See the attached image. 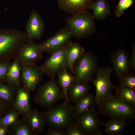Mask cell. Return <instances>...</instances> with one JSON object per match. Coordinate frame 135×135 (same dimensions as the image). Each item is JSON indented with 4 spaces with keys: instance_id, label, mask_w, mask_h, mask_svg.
I'll use <instances>...</instances> for the list:
<instances>
[{
    "instance_id": "cell-1",
    "label": "cell",
    "mask_w": 135,
    "mask_h": 135,
    "mask_svg": "<svg viewBox=\"0 0 135 135\" xmlns=\"http://www.w3.org/2000/svg\"><path fill=\"white\" fill-rule=\"evenodd\" d=\"M40 113L46 124L59 130L65 131L75 123L76 115L73 106L69 103L64 102L56 104Z\"/></svg>"
},
{
    "instance_id": "cell-2",
    "label": "cell",
    "mask_w": 135,
    "mask_h": 135,
    "mask_svg": "<svg viewBox=\"0 0 135 135\" xmlns=\"http://www.w3.org/2000/svg\"><path fill=\"white\" fill-rule=\"evenodd\" d=\"M100 112L110 118L120 117L130 123L135 118V106L128 104L112 95L96 104Z\"/></svg>"
},
{
    "instance_id": "cell-3",
    "label": "cell",
    "mask_w": 135,
    "mask_h": 135,
    "mask_svg": "<svg viewBox=\"0 0 135 135\" xmlns=\"http://www.w3.org/2000/svg\"><path fill=\"white\" fill-rule=\"evenodd\" d=\"M27 39L25 33L15 29L0 34V58H15Z\"/></svg>"
},
{
    "instance_id": "cell-4",
    "label": "cell",
    "mask_w": 135,
    "mask_h": 135,
    "mask_svg": "<svg viewBox=\"0 0 135 135\" xmlns=\"http://www.w3.org/2000/svg\"><path fill=\"white\" fill-rule=\"evenodd\" d=\"M65 22L66 27L73 36L78 39L92 36L96 29L94 19L88 10L72 15L66 20Z\"/></svg>"
},
{
    "instance_id": "cell-5",
    "label": "cell",
    "mask_w": 135,
    "mask_h": 135,
    "mask_svg": "<svg viewBox=\"0 0 135 135\" xmlns=\"http://www.w3.org/2000/svg\"><path fill=\"white\" fill-rule=\"evenodd\" d=\"M62 99L63 96L60 86L55 78H53L40 86L34 101L38 104L48 110Z\"/></svg>"
},
{
    "instance_id": "cell-6",
    "label": "cell",
    "mask_w": 135,
    "mask_h": 135,
    "mask_svg": "<svg viewBox=\"0 0 135 135\" xmlns=\"http://www.w3.org/2000/svg\"><path fill=\"white\" fill-rule=\"evenodd\" d=\"M96 56L90 52H84L75 62L72 67V74L76 82L88 83L98 68Z\"/></svg>"
},
{
    "instance_id": "cell-7",
    "label": "cell",
    "mask_w": 135,
    "mask_h": 135,
    "mask_svg": "<svg viewBox=\"0 0 135 135\" xmlns=\"http://www.w3.org/2000/svg\"><path fill=\"white\" fill-rule=\"evenodd\" d=\"M75 124L84 135H102V125L95 106L76 115Z\"/></svg>"
},
{
    "instance_id": "cell-8",
    "label": "cell",
    "mask_w": 135,
    "mask_h": 135,
    "mask_svg": "<svg viewBox=\"0 0 135 135\" xmlns=\"http://www.w3.org/2000/svg\"><path fill=\"white\" fill-rule=\"evenodd\" d=\"M73 42L70 40L62 47L50 54L41 66L44 74L50 78H55L61 71L66 68L67 52Z\"/></svg>"
},
{
    "instance_id": "cell-9",
    "label": "cell",
    "mask_w": 135,
    "mask_h": 135,
    "mask_svg": "<svg viewBox=\"0 0 135 135\" xmlns=\"http://www.w3.org/2000/svg\"><path fill=\"white\" fill-rule=\"evenodd\" d=\"M113 70L110 67L97 68L95 72L96 77L91 81L96 88L95 105L99 101L113 95L112 91L116 87L110 78Z\"/></svg>"
},
{
    "instance_id": "cell-10",
    "label": "cell",
    "mask_w": 135,
    "mask_h": 135,
    "mask_svg": "<svg viewBox=\"0 0 135 135\" xmlns=\"http://www.w3.org/2000/svg\"><path fill=\"white\" fill-rule=\"evenodd\" d=\"M44 73L36 64L21 65L20 82L29 92L34 90L42 79Z\"/></svg>"
},
{
    "instance_id": "cell-11",
    "label": "cell",
    "mask_w": 135,
    "mask_h": 135,
    "mask_svg": "<svg viewBox=\"0 0 135 135\" xmlns=\"http://www.w3.org/2000/svg\"><path fill=\"white\" fill-rule=\"evenodd\" d=\"M43 53L40 44L33 39H28L15 58L21 65L36 64L41 58Z\"/></svg>"
},
{
    "instance_id": "cell-12",
    "label": "cell",
    "mask_w": 135,
    "mask_h": 135,
    "mask_svg": "<svg viewBox=\"0 0 135 135\" xmlns=\"http://www.w3.org/2000/svg\"><path fill=\"white\" fill-rule=\"evenodd\" d=\"M72 37V32L66 27L40 44L43 52L50 54L64 46Z\"/></svg>"
},
{
    "instance_id": "cell-13",
    "label": "cell",
    "mask_w": 135,
    "mask_h": 135,
    "mask_svg": "<svg viewBox=\"0 0 135 135\" xmlns=\"http://www.w3.org/2000/svg\"><path fill=\"white\" fill-rule=\"evenodd\" d=\"M25 34L28 39L39 40L45 29L44 22L38 11L32 12L26 26Z\"/></svg>"
},
{
    "instance_id": "cell-14",
    "label": "cell",
    "mask_w": 135,
    "mask_h": 135,
    "mask_svg": "<svg viewBox=\"0 0 135 135\" xmlns=\"http://www.w3.org/2000/svg\"><path fill=\"white\" fill-rule=\"evenodd\" d=\"M110 58L113 65V70L119 78L130 72L132 69L128 56L124 50L121 48L112 52Z\"/></svg>"
},
{
    "instance_id": "cell-15",
    "label": "cell",
    "mask_w": 135,
    "mask_h": 135,
    "mask_svg": "<svg viewBox=\"0 0 135 135\" xmlns=\"http://www.w3.org/2000/svg\"><path fill=\"white\" fill-rule=\"evenodd\" d=\"M59 7L63 10L75 14L87 11L93 0H57Z\"/></svg>"
},
{
    "instance_id": "cell-16",
    "label": "cell",
    "mask_w": 135,
    "mask_h": 135,
    "mask_svg": "<svg viewBox=\"0 0 135 135\" xmlns=\"http://www.w3.org/2000/svg\"><path fill=\"white\" fill-rule=\"evenodd\" d=\"M16 96L14 106V109L26 118L31 110L29 102V92L20 84L16 87Z\"/></svg>"
},
{
    "instance_id": "cell-17",
    "label": "cell",
    "mask_w": 135,
    "mask_h": 135,
    "mask_svg": "<svg viewBox=\"0 0 135 135\" xmlns=\"http://www.w3.org/2000/svg\"><path fill=\"white\" fill-rule=\"evenodd\" d=\"M127 121L122 118L112 117L102 122L104 127V132L107 134L122 135L124 133L127 126Z\"/></svg>"
},
{
    "instance_id": "cell-18",
    "label": "cell",
    "mask_w": 135,
    "mask_h": 135,
    "mask_svg": "<svg viewBox=\"0 0 135 135\" xmlns=\"http://www.w3.org/2000/svg\"><path fill=\"white\" fill-rule=\"evenodd\" d=\"M58 82L61 89L63 96L64 102L70 104V101L68 91L71 86L76 82L74 76L64 68L57 74Z\"/></svg>"
},
{
    "instance_id": "cell-19",
    "label": "cell",
    "mask_w": 135,
    "mask_h": 135,
    "mask_svg": "<svg viewBox=\"0 0 135 135\" xmlns=\"http://www.w3.org/2000/svg\"><path fill=\"white\" fill-rule=\"evenodd\" d=\"M93 11L92 14L94 19L102 20L110 13V5L108 0H96L94 1L90 7Z\"/></svg>"
},
{
    "instance_id": "cell-20",
    "label": "cell",
    "mask_w": 135,
    "mask_h": 135,
    "mask_svg": "<svg viewBox=\"0 0 135 135\" xmlns=\"http://www.w3.org/2000/svg\"><path fill=\"white\" fill-rule=\"evenodd\" d=\"M26 118L32 134H38L43 131L46 124L40 112L38 110L36 109L32 110Z\"/></svg>"
},
{
    "instance_id": "cell-21",
    "label": "cell",
    "mask_w": 135,
    "mask_h": 135,
    "mask_svg": "<svg viewBox=\"0 0 135 135\" xmlns=\"http://www.w3.org/2000/svg\"><path fill=\"white\" fill-rule=\"evenodd\" d=\"M21 65L16 58L14 59L8 69L5 80L8 84L16 87L20 84Z\"/></svg>"
},
{
    "instance_id": "cell-22",
    "label": "cell",
    "mask_w": 135,
    "mask_h": 135,
    "mask_svg": "<svg viewBox=\"0 0 135 135\" xmlns=\"http://www.w3.org/2000/svg\"><path fill=\"white\" fill-rule=\"evenodd\" d=\"M84 52V49L80 44L73 42L68 48L66 55V68L72 74V67L76 60Z\"/></svg>"
},
{
    "instance_id": "cell-23",
    "label": "cell",
    "mask_w": 135,
    "mask_h": 135,
    "mask_svg": "<svg viewBox=\"0 0 135 135\" xmlns=\"http://www.w3.org/2000/svg\"><path fill=\"white\" fill-rule=\"evenodd\" d=\"M74 102L73 106L76 115L96 106L94 96L90 93H88Z\"/></svg>"
},
{
    "instance_id": "cell-24",
    "label": "cell",
    "mask_w": 135,
    "mask_h": 135,
    "mask_svg": "<svg viewBox=\"0 0 135 135\" xmlns=\"http://www.w3.org/2000/svg\"><path fill=\"white\" fill-rule=\"evenodd\" d=\"M114 96L124 102L135 106V92L125 86L119 85L115 89Z\"/></svg>"
},
{
    "instance_id": "cell-25",
    "label": "cell",
    "mask_w": 135,
    "mask_h": 135,
    "mask_svg": "<svg viewBox=\"0 0 135 135\" xmlns=\"http://www.w3.org/2000/svg\"><path fill=\"white\" fill-rule=\"evenodd\" d=\"M90 90L88 83H74L70 88L68 94L70 101L74 102L88 93Z\"/></svg>"
},
{
    "instance_id": "cell-26",
    "label": "cell",
    "mask_w": 135,
    "mask_h": 135,
    "mask_svg": "<svg viewBox=\"0 0 135 135\" xmlns=\"http://www.w3.org/2000/svg\"><path fill=\"white\" fill-rule=\"evenodd\" d=\"M20 114L14 109L10 111L0 120V125L8 128L12 126L19 121Z\"/></svg>"
},
{
    "instance_id": "cell-27",
    "label": "cell",
    "mask_w": 135,
    "mask_h": 135,
    "mask_svg": "<svg viewBox=\"0 0 135 135\" xmlns=\"http://www.w3.org/2000/svg\"><path fill=\"white\" fill-rule=\"evenodd\" d=\"M11 134L14 135H30L32 130L28 122L18 121L12 126Z\"/></svg>"
},
{
    "instance_id": "cell-28",
    "label": "cell",
    "mask_w": 135,
    "mask_h": 135,
    "mask_svg": "<svg viewBox=\"0 0 135 135\" xmlns=\"http://www.w3.org/2000/svg\"><path fill=\"white\" fill-rule=\"evenodd\" d=\"M15 87L8 84L0 83V98L8 102H11L16 91Z\"/></svg>"
},
{
    "instance_id": "cell-29",
    "label": "cell",
    "mask_w": 135,
    "mask_h": 135,
    "mask_svg": "<svg viewBox=\"0 0 135 135\" xmlns=\"http://www.w3.org/2000/svg\"><path fill=\"white\" fill-rule=\"evenodd\" d=\"M119 78V85L127 87L135 92V76L134 72H129Z\"/></svg>"
},
{
    "instance_id": "cell-30",
    "label": "cell",
    "mask_w": 135,
    "mask_h": 135,
    "mask_svg": "<svg viewBox=\"0 0 135 135\" xmlns=\"http://www.w3.org/2000/svg\"><path fill=\"white\" fill-rule=\"evenodd\" d=\"M133 0H120L116 6L115 11L116 16L118 17L121 16L125 11L132 4Z\"/></svg>"
},
{
    "instance_id": "cell-31",
    "label": "cell",
    "mask_w": 135,
    "mask_h": 135,
    "mask_svg": "<svg viewBox=\"0 0 135 135\" xmlns=\"http://www.w3.org/2000/svg\"><path fill=\"white\" fill-rule=\"evenodd\" d=\"M11 63L9 60L0 62V80L4 79Z\"/></svg>"
},
{
    "instance_id": "cell-32",
    "label": "cell",
    "mask_w": 135,
    "mask_h": 135,
    "mask_svg": "<svg viewBox=\"0 0 135 135\" xmlns=\"http://www.w3.org/2000/svg\"><path fill=\"white\" fill-rule=\"evenodd\" d=\"M66 135H84L80 128L75 123L65 131Z\"/></svg>"
},
{
    "instance_id": "cell-33",
    "label": "cell",
    "mask_w": 135,
    "mask_h": 135,
    "mask_svg": "<svg viewBox=\"0 0 135 135\" xmlns=\"http://www.w3.org/2000/svg\"><path fill=\"white\" fill-rule=\"evenodd\" d=\"M46 134L48 135H66L65 131L50 127L48 129Z\"/></svg>"
},
{
    "instance_id": "cell-34",
    "label": "cell",
    "mask_w": 135,
    "mask_h": 135,
    "mask_svg": "<svg viewBox=\"0 0 135 135\" xmlns=\"http://www.w3.org/2000/svg\"><path fill=\"white\" fill-rule=\"evenodd\" d=\"M130 64L132 69L134 71L135 70V47L134 45L132 46V52L130 59H129Z\"/></svg>"
},
{
    "instance_id": "cell-35",
    "label": "cell",
    "mask_w": 135,
    "mask_h": 135,
    "mask_svg": "<svg viewBox=\"0 0 135 135\" xmlns=\"http://www.w3.org/2000/svg\"><path fill=\"white\" fill-rule=\"evenodd\" d=\"M8 128L0 125V135H4L7 133Z\"/></svg>"
}]
</instances>
